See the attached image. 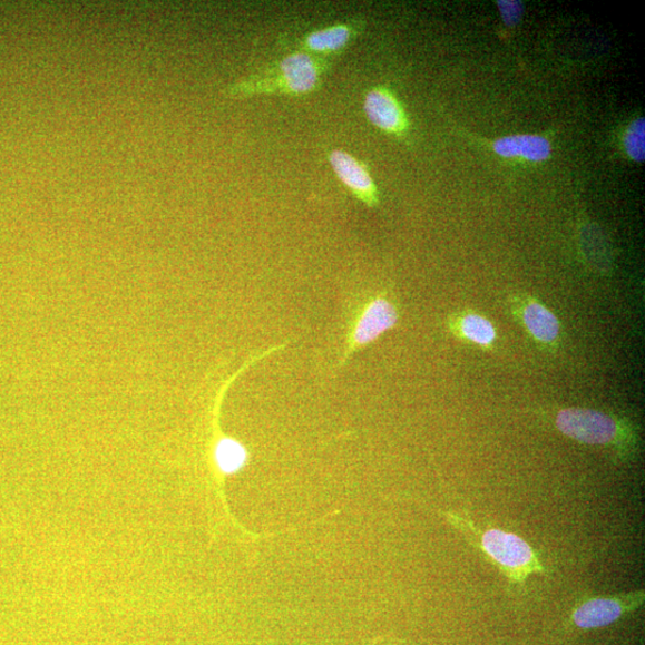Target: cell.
<instances>
[{"instance_id":"cell-12","label":"cell","mask_w":645,"mask_h":645,"mask_svg":"<svg viewBox=\"0 0 645 645\" xmlns=\"http://www.w3.org/2000/svg\"><path fill=\"white\" fill-rule=\"evenodd\" d=\"M215 461L222 472L233 475L245 467L247 451L241 442L224 438L215 448Z\"/></svg>"},{"instance_id":"cell-5","label":"cell","mask_w":645,"mask_h":645,"mask_svg":"<svg viewBox=\"0 0 645 645\" xmlns=\"http://www.w3.org/2000/svg\"><path fill=\"white\" fill-rule=\"evenodd\" d=\"M510 310L526 333L543 350L555 352L560 345V323L556 314L537 297L517 294L510 297Z\"/></svg>"},{"instance_id":"cell-4","label":"cell","mask_w":645,"mask_h":645,"mask_svg":"<svg viewBox=\"0 0 645 645\" xmlns=\"http://www.w3.org/2000/svg\"><path fill=\"white\" fill-rule=\"evenodd\" d=\"M399 307L383 294H377L360 305L346 335L341 365H344L358 351L365 349L389 332L399 323Z\"/></svg>"},{"instance_id":"cell-7","label":"cell","mask_w":645,"mask_h":645,"mask_svg":"<svg viewBox=\"0 0 645 645\" xmlns=\"http://www.w3.org/2000/svg\"><path fill=\"white\" fill-rule=\"evenodd\" d=\"M328 160L338 179L356 201L370 208L379 205V190L365 164L339 148L329 153Z\"/></svg>"},{"instance_id":"cell-10","label":"cell","mask_w":645,"mask_h":645,"mask_svg":"<svg viewBox=\"0 0 645 645\" xmlns=\"http://www.w3.org/2000/svg\"><path fill=\"white\" fill-rule=\"evenodd\" d=\"M449 332L461 341L473 343L486 351L493 349L496 338V328L490 320L482 316L481 313L473 311H461L451 314L446 322Z\"/></svg>"},{"instance_id":"cell-11","label":"cell","mask_w":645,"mask_h":645,"mask_svg":"<svg viewBox=\"0 0 645 645\" xmlns=\"http://www.w3.org/2000/svg\"><path fill=\"white\" fill-rule=\"evenodd\" d=\"M492 148L493 153L500 157L520 158L531 163L548 160L553 155L550 140L538 135L508 136L495 140Z\"/></svg>"},{"instance_id":"cell-6","label":"cell","mask_w":645,"mask_h":645,"mask_svg":"<svg viewBox=\"0 0 645 645\" xmlns=\"http://www.w3.org/2000/svg\"><path fill=\"white\" fill-rule=\"evenodd\" d=\"M644 603V592L617 595V597L593 598L577 606L571 615L573 624L584 631L605 627L632 614Z\"/></svg>"},{"instance_id":"cell-3","label":"cell","mask_w":645,"mask_h":645,"mask_svg":"<svg viewBox=\"0 0 645 645\" xmlns=\"http://www.w3.org/2000/svg\"><path fill=\"white\" fill-rule=\"evenodd\" d=\"M555 426L559 433L578 443L603 446L622 457L631 458L637 450L633 424L599 410L561 409L556 413Z\"/></svg>"},{"instance_id":"cell-1","label":"cell","mask_w":645,"mask_h":645,"mask_svg":"<svg viewBox=\"0 0 645 645\" xmlns=\"http://www.w3.org/2000/svg\"><path fill=\"white\" fill-rule=\"evenodd\" d=\"M328 70L324 58L296 51L268 69L234 82L225 91L227 97L236 99L258 95L305 96L321 88Z\"/></svg>"},{"instance_id":"cell-8","label":"cell","mask_w":645,"mask_h":645,"mask_svg":"<svg viewBox=\"0 0 645 645\" xmlns=\"http://www.w3.org/2000/svg\"><path fill=\"white\" fill-rule=\"evenodd\" d=\"M363 111L371 125L389 136L403 138L408 134L409 120L400 99L385 87H377L365 96Z\"/></svg>"},{"instance_id":"cell-14","label":"cell","mask_w":645,"mask_h":645,"mask_svg":"<svg viewBox=\"0 0 645 645\" xmlns=\"http://www.w3.org/2000/svg\"><path fill=\"white\" fill-rule=\"evenodd\" d=\"M501 19L508 27H516L520 23L524 14V3L519 0H499L498 3Z\"/></svg>"},{"instance_id":"cell-13","label":"cell","mask_w":645,"mask_h":645,"mask_svg":"<svg viewBox=\"0 0 645 645\" xmlns=\"http://www.w3.org/2000/svg\"><path fill=\"white\" fill-rule=\"evenodd\" d=\"M624 150L628 158L643 163L645 159V121L636 119L627 126L623 136Z\"/></svg>"},{"instance_id":"cell-9","label":"cell","mask_w":645,"mask_h":645,"mask_svg":"<svg viewBox=\"0 0 645 645\" xmlns=\"http://www.w3.org/2000/svg\"><path fill=\"white\" fill-rule=\"evenodd\" d=\"M362 26L349 22L313 30L297 45V51L316 57L339 55L360 35Z\"/></svg>"},{"instance_id":"cell-2","label":"cell","mask_w":645,"mask_h":645,"mask_svg":"<svg viewBox=\"0 0 645 645\" xmlns=\"http://www.w3.org/2000/svg\"><path fill=\"white\" fill-rule=\"evenodd\" d=\"M449 519L458 531L465 534L479 550L489 557L509 582L522 585L529 576L547 571L531 545L519 536L498 528L483 531L471 520L452 515V512Z\"/></svg>"}]
</instances>
